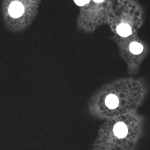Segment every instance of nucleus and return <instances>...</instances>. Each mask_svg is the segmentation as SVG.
Segmentation results:
<instances>
[{"instance_id": "obj_1", "label": "nucleus", "mask_w": 150, "mask_h": 150, "mask_svg": "<svg viewBox=\"0 0 150 150\" xmlns=\"http://www.w3.org/2000/svg\"><path fill=\"white\" fill-rule=\"evenodd\" d=\"M24 11V7L21 2L13 1L8 7V13L13 18H17L21 16Z\"/></svg>"}, {"instance_id": "obj_2", "label": "nucleus", "mask_w": 150, "mask_h": 150, "mask_svg": "<svg viewBox=\"0 0 150 150\" xmlns=\"http://www.w3.org/2000/svg\"><path fill=\"white\" fill-rule=\"evenodd\" d=\"M114 132L116 136L120 137H123L127 134V127L123 122H119L115 125Z\"/></svg>"}, {"instance_id": "obj_3", "label": "nucleus", "mask_w": 150, "mask_h": 150, "mask_svg": "<svg viewBox=\"0 0 150 150\" xmlns=\"http://www.w3.org/2000/svg\"><path fill=\"white\" fill-rule=\"evenodd\" d=\"M117 33L121 36L127 37L129 36L131 33V28L128 24L122 23L118 26L117 28Z\"/></svg>"}, {"instance_id": "obj_4", "label": "nucleus", "mask_w": 150, "mask_h": 150, "mask_svg": "<svg viewBox=\"0 0 150 150\" xmlns=\"http://www.w3.org/2000/svg\"><path fill=\"white\" fill-rule=\"evenodd\" d=\"M105 103L107 107H109L110 108H115L118 106V98L113 95H110L106 97Z\"/></svg>"}, {"instance_id": "obj_5", "label": "nucleus", "mask_w": 150, "mask_h": 150, "mask_svg": "<svg viewBox=\"0 0 150 150\" xmlns=\"http://www.w3.org/2000/svg\"><path fill=\"white\" fill-rule=\"evenodd\" d=\"M143 46L141 44L138 43V42H132L131 43L129 46V50L130 51L132 54H140L143 51Z\"/></svg>"}, {"instance_id": "obj_6", "label": "nucleus", "mask_w": 150, "mask_h": 150, "mask_svg": "<svg viewBox=\"0 0 150 150\" xmlns=\"http://www.w3.org/2000/svg\"><path fill=\"white\" fill-rule=\"evenodd\" d=\"M90 0H75V3L79 6L85 5Z\"/></svg>"}, {"instance_id": "obj_7", "label": "nucleus", "mask_w": 150, "mask_h": 150, "mask_svg": "<svg viewBox=\"0 0 150 150\" xmlns=\"http://www.w3.org/2000/svg\"><path fill=\"white\" fill-rule=\"evenodd\" d=\"M96 2H101L103 0H94Z\"/></svg>"}]
</instances>
